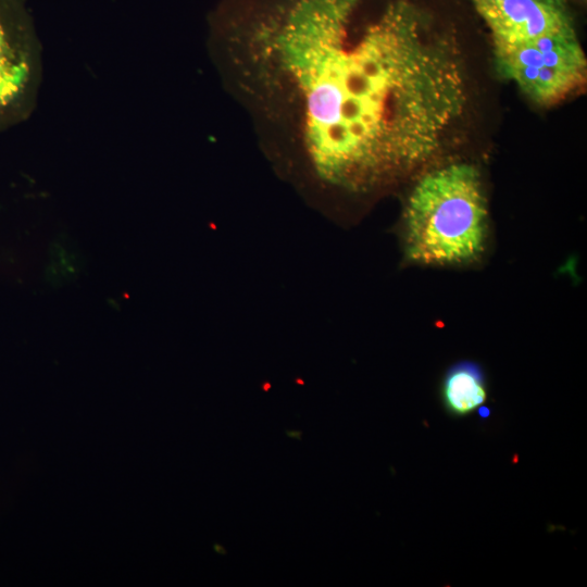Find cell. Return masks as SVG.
Wrapping results in <instances>:
<instances>
[{
    "instance_id": "cell-6",
    "label": "cell",
    "mask_w": 587,
    "mask_h": 587,
    "mask_svg": "<svg viewBox=\"0 0 587 587\" xmlns=\"http://www.w3.org/2000/svg\"><path fill=\"white\" fill-rule=\"evenodd\" d=\"M8 49L0 27V97L17 83L25 71V67L10 63Z\"/></svg>"
},
{
    "instance_id": "cell-4",
    "label": "cell",
    "mask_w": 587,
    "mask_h": 587,
    "mask_svg": "<svg viewBox=\"0 0 587 587\" xmlns=\"http://www.w3.org/2000/svg\"><path fill=\"white\" fill-rule=\"evenodd\" d=\"M487 25L492 48L516 47L575 29L566 0H471Z\"/></svg>"
},
{
    "instance_id": "cell-1",
    "label": "cell",
    "mask_w": 587,
    "mask_h": 587,
    "mask_svg": "<svg viewBox=\"0 0 587 587\" xmlns=\"http://www.w3.org/2000/svg\"><path fill=\"white\" fill-rule=\"evenodd\" d=\"M359 2L291 0L227 47L240 88L311 174L354 192L432 161L467 98L460 51L426 13L395 0L354 33Z\"/></svg>"
},
{
    "instance_id": "cell-7",
    "label": "cell",
    "mask_w": 587,
    "mask_h": 587,
    "mask_svg": "<svg viewBox=\"0 0 587 587\" xmlns=\"http://www.w3.org/2000/svg\"><path fill=\"white\" fill-rule=\"evenodd\" d=\"M478 412H479L482 417H487L488 414H489V411H488L487 408H480V409H478Z\"/></svg>"
},
{
    "instance_id": "cell-2",
    "label": "cell",
    "mask_w": 587,
    "mask_h": 587,
    "mask_svg": "<svg viewBox=\"0 0 587 587\" xmlns=\"http://www.w3.org/2000/svg\"><path fill=\"white\" fill-rule=\"evenodd\" d=\"M488 211L478 170L448 164L424 174L404 212L407 257L427 265H460L477 260L487 239Z\"/></svg>"
},
{
    "instance_id": "cell-5",
    "label": "cell",
    "mask_w": 587,
    "mask_h": 587,
    "mask_svg": "<svg viewBox=\"0 0 587 587\" xmlns=\"http://www.w3.org/2000/svg\"><path fill=\"white\" fill-rule=\"evenodd\" d=\"M441 392L444 404L451 414L469 415L480 408L487 397L482 369L474 362H459L447 372Z\"/></svg>"
},
{
    "instance_id": "cell-3",
    "label": "cell",
    "mask_w": 587,
    "mask_h": 587,
    "mask_svg": "<svg viewBox=\"0 0 587 587\" xmlns=\"http://www.w3.org/2000/svg\"><path fill=\"white\" fill-rule=\"evenodd\" d=\"M492 50L498 73L538 105L558 104L586 83L587 59L575 29Z\"/></svg>"
}]
</instances>
